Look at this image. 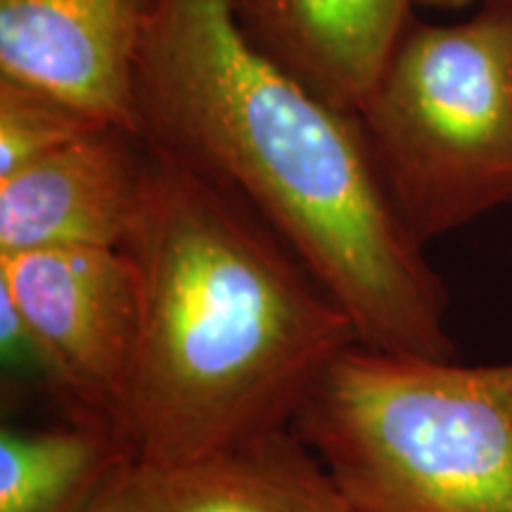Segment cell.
Returning <instances> with one entry per match:
<instances>
[{"mask_svg":"<svg viewBox=\"0 0 512 512\" xmlns=\"http://www.w3.org/2000/svg\"><path fill=\"white\" fill-rule=\"evenodd\" d=\"M140 133L238 192L387 354L456 358L448 292L396 214L354 114L240 29L233 0H157L136 64Z\"/></svg>","mask_w":512,"mask_h":512,"instance_id":"obj_1","label":"cell"},{"mask_svg":"<svg viewBox=\"0 0 512 512\" xmlns=\"http://www.w3.org/2000/svg\"><path fill=\"white\" fill-rule=\"evenodd\" d=\"M121 249L140 294L119 418L133 456L190 458L292 430L358 342L335 297L238 192L152 140Z\"/></svg>","mask_w":512,"mask_h":512,"instance_id":"obj_2","label":"cell"},{"mask_svg":"<svg viewBox=\"0 0 512 512\" xmlns=\"http://www.w3.org/2000/svg\"><path fill=\"white\" fill-rule=\"evenodd\" d=\"M292 430L354 512H512V361L351 344Z\"/></svg>","mask_w":512,"mask_h":512,"instance_id":"obj_3","label":"cell"},{"mask_svg":"<svg viewBox=\"0 0 512 512\" xmlns=\"http://www.w3.org/2000/svg\"><path fill=\"white\" fill-rule=\"evenodd\" d=\"M356 119L422 247L512 204V0L465 22L413 19Z\"/></svg>","mask_w":512,"mask_h":512,"instance_id":"obj_4","label":"cell"},{"mask_svg":"<svg viewBox=\"0 0 512 512\" xmlns=\"http://www.w3.org/2000/svg\"><path fill=\"white\" fill-rule=\"evenodd\" d=\"M0 302L15 311L38 373L60 396L67 418L119 427L140 330L138 280L124 249L0 254Z\"/></svg>","mask_w":512,"mask_h":512,"instance_id":"obj_5","label":"cell"},{"mask_svg":"<svg viewBox=\"0 0 512 512\" xmlns=\"http://www.w3.org/2000/svg\"><path fill=\"white\" fill-rule=\"evenodd\" d=\"M157 0H0V76L140 133L136 64Z\"/></svg>","mask_w":512,"mask_h":512,"instance_id":"obj_6","label":"cell"},{"mask_svg":"<svg viewBox=\"0 0 512 512\" xmlns=\"http://www.w3.org/2000/svg\"><path fill=\"white\" fill-rule=\"evenodd\" d=\"M86 512H354L294 430L190 458L128 456Z\"/></svg>","mask_w":512,"mask_h":512,"instance_id":"obj_7","label":"cell"},{"mask_svg":"<svg viewBox=\"0 0 512 512\" xmlns=\"http://www.w3.org/2000/svg\"><path fill=\"white\" fill-rule=\"evenodd\" d=\"M147 166L143 133L98 126L0 178V254L46 247H121Z\"/></svg>","mask_w":512,"mask_h":512,"instance_id":"obj_8","label":"cell"},{"mask_svg":"<svg viewBox=\"0 0 512 512\" xmlns=\"http://www.w3.org/2000/svg\"><path fill=\"white\" fill-rule=\"evenodd\" d=\"M418 0H233L249 41L330 102L356 114L375 93Z\"/></svg>","mask_w":512,"mask_h":512,"instance_id":"obj_9","label":"cell"},{"mask_svg":"<svg viewBox=\"0 0 512 512\" xmlns=\"http://www.w3.org/2000/svg\"><path fill=\"white\" fill-rule=\"evenodd\" d=\"M128 453L124 434L110 420L67 418L41 430L3 427L0 512H86Z\"/></svg>","mask_w":512,"mask_h":512,"instance_id":"obj_10","label":"cell"},{"mask_svg":"<svg viewBox=\"0 0 512 512\" xmlns=\"http://www.w3.org/2000/svg\"><path fill=\"white\" fill-rule=\"evenodd\" d=\"M105 124L48 88L0 76V178Z\"/></svg>","mask_w":512,"mask_h":512,"instance_id":"obj_11","label":"cell"},{"mask_svg":"<svg viewBox=\"0 0 512 512\" xmlns=\"http://www.w3.org/2000/svg\"><path fill=\"white\" fill-rule=\"evenodd\" d=\"M422 5H430V8H441V10H458L465 8L472 0H418Z\"/></svg>","mask_w":512,"mask_h":512,"instance_id":"obj_12","label":"cell"}]
</instances>
